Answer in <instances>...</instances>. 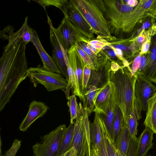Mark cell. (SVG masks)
Here are the masks:
<instances>
[{"label": "cell", "instance_id": "16", "mask_svg": "<svg viewBox=\"0 0 156 156\" xmlns=\"http://www.w3.org/2000/svg\"><path fill=\"white\" fill-rule=\"evenodd\" d=\"M154 133L150 129L145 127L138 137L137 156H146L149 150L152 148Z\"/></svg>", "mask_w": 156, "mask_h": 156}, {"label": "cell", "instance_id": "10", "mask_svg": "<svg viewBox=\"0 0 156 156\" xmlns=\"http://www.w3.org/2000/svg\"><path fill=\"white\" fill-rule=\"evenodd\" d=\"M65 16L86 38L91 37L93 30L91 27L79 12L68 4Z\"/></svg>", "mask_w": 156, "mask_h": 156}, {"label": "cell", "instance_id": "37", "mask_svg": "<svg viewBox=\"0 0 156 156\" xmlns=\"http://www.w3.org/2000/svg\"><path fill=\"white\" fill-rule=\"evenodd\" d=\"M87 46L90 48L91 49V51L94 53H96L98 51V49L96 48L93 47L90 45L88 44L87 43Z\"/></svg>", "mask_w": 156, "mask_h": 156}, {"label": "cell", "instance_id": "13", "mask_svg": "<svg viewBox=\"0 0 156 156\" xmlns=\"http://www.w3.org/2000/svg\"><path fill=\"white\" fill-rule=\"evenodd\" d=\"M30 42L36 48L43 63V67L50 71L61 74L51 57L48 54L43 47L37 32L33 29Z\"/></svg>", "mask_w": 156, "mask_h": 156}, {"label": "cell", "instance_id": "3", "mask_svg": "<svg viewBox=\"0 0 156 156\" xmlns=\"http://www.w3.org/2000/svg\"><path fill=\"white\" fill-rule=\"evenodd\" d=\"M27 76L35 87L40 83L48 91L59 89L64 90L66 98L69 97L68 81L60 73L50 71L39 65L36 67L28 69Z\"/></svg>", "mask_w": 156, "mask_h": 156}, {"label": "cell", "instance_id": "39", "mask_svg": "<svg viewBox=\"0 0 156 156\" xmlns=\"http://www.w3.org/2000/svg\"><path fill=\"white\" fill-rule=\"evenodd\" d=\"M115 49H118L121 50H124L126 49V47L124 45L120 44L116 45L115 46Z\"/></svg>", "mask_w": 156, "mask_h": 156}, {"label": "cell", "instance_id": "6", "mask_svg": "<svg viewBox=\"0 0 156 156\" xmlns=\"http://www.w3.org/2000/svg\"><path fill=\"white\" fill-rule=\"evenodd\" d=\"M55 30L61 45L67 51L78 41H88V39L65 16Z\"/></svg>", "mask_w": 156, "mask_h": 156}, {"label": "cell", "instance_id": "43", "mask_svg": "<svg viewBox=\"0 0 156 156\" xmlns=\"http://www.w3.org/2000/svg\"><path fill=\"white\" fill-rule=\"evenodd\" d=\"M1 146H2V142L1 138V136L0 134V156H2V150H1Z\"/></svg>", "mask_w": 156, "mask_h": 156}, {"label": "cell", "instance_id": "47", "mask_svg": "<svg viewBox=\"0 0 156 156\" xmlns=\"http://www.w3.org/2000/svg\"><path fill=\"white\" fill-rule=\"evenodd\" d=\"M64 154H63V155H62V156H64Z\"/></svg>", "mask_w": 156, "mask_h": 156}, {"label": "cell", "instance_id": "46", "mask_svg": "<svg viewBox=\"0 0 156 156\" xmlns=\"http://www.w3.org/2000/svg\"><path fill=\"white\" fill-rule=\"evenodd\" d=\"M147 156H151V155H147Z\"/></svg>", "mask_w": 156, "mask_h": 156}, {"label": "cell", "instance_id": "7", "mask_svg": "<svg viewBox=\"0 0 156 156\" xmlns=\"http://www.w3.org/2000/svg\"><path fill=\"white\" fill-rule=\"evenodd\" d=\"M134 94L142 111L147 109L148 100L156 92V87L152 82L144 77L137 75L136 76Z\"/></svg>", "mask_w": 156, "mask_h": 156}, {"label": "cell", "instance_id": "25", "mask_svg": "<svg viewBox=\"0 0 156 156\" xmlns=\"http://www.w3.org/2000/svg\"><path fill=\"white\" fill-rule=\"evenodd\" d=\"M41 6L46 11V7L50 5L55 6L62 10L66 16V8L69 1L67 0H37L34 1Z\"/></svg>", "mask_w": 156, "mask_h": 156}, {"label": "cell", "instance_id": "44", "mask_svg": "<svg viewBox=\"0 0 156 156\" xmlns=\"http://www.w3.org/2000/svg\"><path fill=\"white\" fill-rule=\"evenodd\" d=\"M70 150L68 151L64 155V156H70Z\"/></svg>", "mask_w": 156, "mask_h": 156}, {"label": "cell", "instance_id": "20", "mask_svg": "<svg viewBox=\"0 0 156 156\" xmlns=\"http://www.w3.org/2000/svg\"><path fill=\"white\" fill-rule=\"evenodd\" d=\"M75 122L66 127L60 141L56 156H61L71 148L74 132Z\"/></svg>", "mask_w": 156, "mask_h": 156}, {"label": "cell", "instance_id": "23", "mask_svg": "<svg viewBox=\"0 0 156 156\" xmlns=\"http://www.w3.org/2000/svg\"><path fill=\"white\" fill-rule=\"evenodd\" d=\"M67 100L70 116V123H73L76 119L83 113L84 109L81 102L79 103V105L78 103L75 95L70 96Z\"/></svg>", "mask_w": 156, "mask_h": 156}, {"label": "cell", "instance_id": "26", "mask_svg": "<svg viewBox=\"0 0 156 156\" xmlns=\"http://www.w3.org/2000/svg\"><path fill=\"white\" fill-rule=\"evenodd\" d=\"M138 137H130L126 156H137Z\"/></svg>", "mask_w": 156, "mask_h": 156}, {"label": "cell", "instance_id": "14", "mask_svg": "<svg viewBox=\"0 0 156 156\" xmlns=\"http://www.w3.org/2000/svg\"><path fill=\"white\" fill-rule=\"evenodd\" d=\"M112 91V84L109 81L96 96L93 112L105 115Z\"/></svg>", "mask_w": 156, "mask_h": 156}, {"label": "cell", "instance_id": "34", "mask_svg": "<svg viewBox=\"0 0 156 156\" xmlns=\"http://www.w3.org/2000/svg\"><path fill=\"white\" fill-rule=\"evenodd\" d=\"M127 3L128 5L131 6H135L137 3V2L136 0H129L127 1Z\"/></svg>", "mask_w": 156, "mask_h": 156}, {"label": "cell", "instance_id": "11", "mask_svg": "<svg viewBox=\"0 0 156 156\" xmlns=\"http://www.w3.org/2000/svg\"><path fill=\"white\" fill-rule=\"evenodd\" d=\"M28 17L26 16L24 23L21 28L16 32L13 31V29H10L7 27L2 31L7 33V35L0 31V37L1 38L7 39L9 42L7 45H9L16 40L22 39L28 44L30 41L32 35L33 29L30 27L27 24Z\"/></svg>", "mask_w": 156, "mask_h": 156}, {"label": "cell", "instance_id": "19", "mask_svg": "<svg viewBox=\"0 0 156 156\" xmlns=\"http://www.w3.org/2000/svg\"><path fill=\"white\" fill-rule=\"evenodd\" d=\"M130 137L127 126L123 123L114 144L120 156H126Z\"/></svg>", "mask_w": 156, "mask_h": 156}, {"label": "cell", "instance_id": "31", "mask_svg": "<svg viewBox=\"0 0 156 156\" xmlns=\"http://www.w3.org/2000/svg\"><path fill=\"white\" fill-rule=\"evenodd\" d=\"M90 156H100L99 149L91 145Z\"/></svg>", "mask_w": 156, "mask_h": 156}, {"label": "cell", "instance_id": "12", "mask_svg": "<svg viewBox=\"0 0 156 156\" xmlns=\"http://www.w3.org/2000/svg\"><path fill=\"white\" fill-rule=\"evenodd\" d=\"M67 53L70 64L74 71L82 95V75L85 64L83 60L76 49L75 45L72 46L67 51Z\"/></svg>", "mask_w": 156, "mask_h": 156}, {"label": "cell", "instance_id": "8", "mask_svg": "<svg viewBox=\"0 0 156 156\" xmlns=\"http://www.w3.org/2000/svg\"><path fill=\"white\" fill-rule=\"evenodd\" d=\"M48 22L50 26V40L52 48L51 57L61 74L68 81L64 55L63 47L59 40L55 28L52 25L50 18L47 15Z\"/></svg>", "mask_w": 156, "mask_h": 156}, {"label": "cell", "instance_id": "30", "mask_svg": "<svg viewBox=\"0 0 156 156\" xmlns=\"http://www.w3.org/2000/svg\"><path fill=\"white\" fill-rule=\"evenodd\" d=\"M101 130L102 137L99 148L100 155V156H108L106 150L103 133L101 129Z\"/></svg>", "mask_w": 156, "mask_h": 156}, {"label": "cell", "instance_id": "21", "mask_svg": "<svg viewBox=\"0 0 156 156\" xmlns=\"http://www.w3.org/2000/svg\"><path fill=\"white\" fill-rule=\"evenodd\" d=\"M65 61L67 68L68 79V87L71 89L73 94L79 97L82 101V96L80 91L78 84L76 80L74 71L70 64L67 53V51L63 48Z\"/></svg>", "mask_w": 156, "mask_h": 156}, {"label": "cell", "instance_id": "41", "mask_svg": "<svg viewBox=\"0 0 156 156\" xmlns=\"http://www.w3.org/2000/svg\"><path fill=\"white\" fill-rule=\"evenodd\" d=\"M108 53L112 57H114L116 55L115 51L114 49L110 51Z\"/></svg>", "mask_w": 156, "mask_h": 156}, {"label": "cell", "instance_id": "36", "mask_svg": "<svg viewBox=\"0 0 156 156\" xmlns=\"http://www.w3.org/2000/svg\"><path fill=\"white\" fill-rule=\"evenodd\" d=\"M151 58L153 61L155 62L156 57V48L153 49L151 53Z\"/></svg>", "mask_w": 156, "mask_h": 156}, {"label": "cell", "instance_id": "28", "mask_svg": "<svg viewBox=\"0 0 156 156\" xmlns=\"http://www.w3.org/2000/svg\"><path fill=\"white\" fill-rule=\"evenodd\" d=\"M91 69L87 65L84 67L82 75V95L86 88L90 75Z\"/></svg>", "mask_w": 156, "mask_h": 156}, {"label": "cell", "instance_id": "5", "mask_svg": "<svg viewBox=\"0 0 156 156\" xmlns=\"http://www.w3.org/2000/svg\"><path fill=\"white\" fill-rule=\"evenodd\" d=\"M66 128L65 124L59 125L43 136L41 142L32 146L33 156H56L61 140Z\"/></svg>", "mask_w": 156, "mask_h": 156}, {"label": "cell", "instance_id": "22", "mask_svg": "<svg viewBox=\"0 0 156 156\" xmlns=\"http://www.w3.org/2000/svg\"><path fill=\"white\" fill-rule=\"evenodd\" d=\"M95 112L93 122L90 124V135L91 145L99 149L101 139V131L99 121V115Z\"/></svg>", "mask_w": 156, "mask_h": 156}, {"label": "cell", "instance_id": "2", "mask_svg": "<svg viewBox=\"0 0 156 156\" xmlns=\"http://www.w3.org/2000/svg\"><path fill=\"white\" fill-rule=\"evenodd\" d=\"M112 62L109 70V81L113 86L116 104L123 114L124 123L127 125L132 109L136 77L127 69Z\"/></svg>", "mask_w": 156, "mask_h": 156}, {"label": "cell", "instance_id": "24", "mask_svg": "<svg viewBox=\"0 0 156 156\" xmlns=\"http://www.w3.org/2000/svg\"><path fill=\"white\" fill-rule=\"evenodd\" d=\"M123 123L124 119L122 113L120 108L116 104L111 135L112 139L114 144L117 136L123 126Z\"/></svg>", "mask_w": 156, "mask_h": 156}, {"label": "cell", "instance_id": "42", "mask_svg": "<svg viewBox=\"0 0 156 156\" xmlns=\"http://www.w3.org/2000/svg\"><path fill=\"white\" fill-rule=\"evenodd\" d=\"M150 24L149 23L146 22L143 24V27L144 29L150 27Z\"/></svg>", "mask_w": 156, "mask_h": 156}, {"label": "cell", "instance_id": "4", "mask_svg": "<svg viewBox=\"0 0 156 156\" xmlns=\"http://www.w3.org/2000/svg\"><path fill=\"white\" fill-rule=\"evenodd\" d=\"M85 111L75 121L71 149L73 156H90V122Z\"/></svg>", "mask_w": 156, "mask_h": 156}, {"label": "cell", "instance_id": "18", "mask_svg": "<svg viewBox=\"0 0 156 156\" xmlns=\"http://www.w3.org/2000/svg\"><path fill=\"white\" fill-rule=\"evenodd\" d=\"M146 117L144 123L145 127L156 133V92L148 100Z\"/></svg>", "mask_w": 156, "mask_h": 156}, {"label": "cell", "instance_id": "33", "mask_svg": "<svg viewBox=\"0 0 156 156\" xmlns=\"http://www.w3.org/2000/svg\"><path fill=\"white\" fill-rule=\"evenodd\" d=\"M150 43L148 41L144 43L142 47L141 53L143 54L147 52L149 48Z\"/></svg>", "mask_w": 156, "mask_h": 156}, {"label": "cell", "instance_id": "15", "mask_svg": "<svg viewBox=\"0 0 156 156\" xmlns=\"http://www.w3.org/2000/svg\"><path fill=\"white\" fill-rule=\"evenodd\" d=\"M116 105V103L114 89L112 84L111 93L107 106L105 114L104 115L98 114L111 136Z\"/></svg>", "mask_w": 156, "mask_h": 156}, {"label": "cell", "instance_id": "35", "mask_svg": "<svg viewBox=\"0 0 156 156\" xmlns=\"http://www.w3.org/2000/svg\"><path fill=\"white\" fill-rule=\"evenodd\" d=\"M115 51L116 55L118 56L120 58H122V53L121 50L118 49H114Z\"/></svg>", "mask_w": 156, "mask_h": 156}, {"label": "cell", "instance_id": "32", "mask_svg": "<svg viewBox=\"0 0 156 156\" xmlns=\"http://www.w3.org/2000/svg\"><path fill=\"white\" fill-rule=\"evenodd\" d=\"M121 10L125 12H127L131 10L133 7L128 5H123L121 7Z\"/></svg>", "mask_w": 156, "mask_h": 156}, {"label": "cell", "instance_id": "29", "mask_svg": "<svg viewBox=\"0 0 156 156\" xmlns=\"http://www.w3.org/2000/svg\"><path fill=\"white\" fill-rule=\"evenodd\" d=\"M21 145V141L15 140L13 141L11 148L7 151L5 154L2 156H15Z\"/></svg>", "mask_w": 156, "mask_h": 156}, {"label": "cell", "instance_id": "38", "mask_svg": "<svg viewBox=\"0 0 156 156\" xmlns=\"http://www.w3.org/2000/svg\"><path fill=\"white\" fill-rule=\"evenodd\" d=\"M144 36L143 35H140L137 38V41L140 43H142L144 40Z\"/></svg>", "mask_w": 156, "mask_h": 156}, {"label": "cell", "instance_id": "9", "mask_svg": "<svg viewBox=\"0 0 156 156\" xmlns=\"http://www.w3.org/2000/svg\"><path fill=\"white\" fill-rule=\"evenodd\" d=\"M49 109L44 103L36 100L33 101L29 106L28 112L20 127V130L25 131L38 118L42 117Z\"/></svg>", "mask_w": 156, "mask_h": 156}, {"label": "cell", "instance_id": "45", "mask_svg": "<svg viewBox=\"0 0 156 156\" xmlns=\"http://www.w3.org/2000/svg\"><path fill=\"white\" fill-rule=\"evenodd\" d=\"M116 156H120L118 151H117L116 148Z\"/></svg>", "mask_w": 156, "mask_h": 156}, {"label": "cell", "instance_id": "40", "mask_svg": "<svg viewBox=\"0 0 156 156\" xmlns=\"http://www.w3.org/2000/svg\"><path fill=\"white\" fill-rule=\"evenodd\" d=\"M152 1L149 0L147 1L144 4V6L146 8H149L152 3Z\"/></svg>", "mask_w": 156, "mask_h": 156}, {"label": "cell", "instance_id": "1", "mask_svg": "<svg viewBox=\"0 0 156 156\" xmlns=\"http://www.w3.org/2000/svg\"><path fill=\"white\" fill-rule=\"evenodd\" d=\"M27 44L22 39L17 40L5 47L0 58V112L21 82L27 77Z\"/></svg>", "mask_w": 156, "mask_h": 156}, {"label": "cell", "instance_id": "27", "mask_svg": "<svg viewBox=\"0 0 156 156\" xmlns=\"http://www.w3.org/2000/svg\"><path fill=\"white\" fill-rule=\"evenodd\" d=\"M75 45H77L81 48L94 61L98 67L100 66L96 61L95 54L91 51L90 48L87 46V42L79 41L77 42Z\"/></svg>", "mask_w": 156, "mask_h": 156}, {"label": "cell", "instance_id": "17", "mask_svg": "<svg viewBox=\"0 0 156 156\" xmlns=\"http://www.w3.org/2000/svg\"><path fill=\"white\" fill-rule=\"evenodd\" d=\"M141 112L137 102L133 98L132 109L127 124L131 137L136 136L138 131V121L142 118Z\"/></svg>", "mask_w": 156, "mask_h": 156}]
</instances>
